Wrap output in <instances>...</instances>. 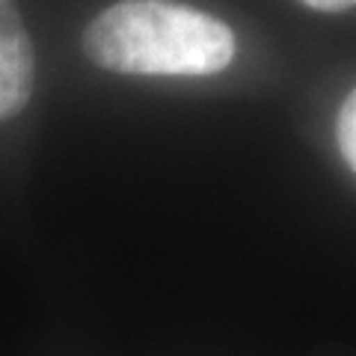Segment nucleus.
Wrapping results in <instances>:
<instances>
[{
	"label": "nucleus",
	"instance_id": "4",
	"mask_svg": "<svg viewBox=\"0 0 356 356\" xmlns=\"http://www.w3.org/2000/svg\"><path fill=\"white\" fill-rule=\"evenodd\" d=\"M303 3L318 13H344V9L356 6V0H303Z\"/></svg>",
	"mask_w": 356,
	"mask_h": 356
},
{
	"label": "nucleus",
	"instance_id": "1",
	"mask_svg": "<svg viewBox=\"0 0 356 356\" xmlns=\"http://www.w3.org/2000/svg\"><path fill=\"white\" fill-rule=\"evenodd\" d=\"M89 63L122 74H214L235 57L220 18L172 0H122L83 30Z\"/></svg>",
	"mask_w": 356,
	"mask_h": 356
},
{
	"label": "nucleus",
	"instance_id": "2",
	"mask_svg": "<svg viewBox=\"0 0 356 356\" xmlns=\"http://www.w3.org/2000/svg\"><path fill=\"white\" fill-rule=\"evenodd\" d=\"M36 81V54L15 0H0V122L27 107Z\"/></svg>",
	"mask_w": 356,
	"mask_h": 356
},
{
	"label": "nucleus",
	"instance_id": "3",
	"mask_svg": "<svg viewBox=\"0 0 356 356\" xmlns=\"http://www.w3.org/2000/svg\"><path fill=\"white\" fill-rule=\"evenodd\" d=\"M336 131H339V149L344 154V161H348L350 170L356 172V89L344 98V104L339 110Z\"/></svg>",
	"mask_w": 356,
	"mask_h": 356
}]
</instances>
